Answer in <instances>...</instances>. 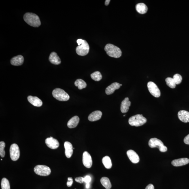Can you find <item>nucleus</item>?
Masks as SVG:
<instances>
[{
	"mask_svg": "<svg viewBox=\"0 0 189 189\" xmlns=\"http://www.w3.org/2000/svg\"><path fill=\"white\" fill-rule=\"evenodd\" d=\"M24 19L27 24L32 26L38 27L41 25L39 17L35 14L27 13L24 15Z\"/></svg>",
	"mask_w": 189,
	"mask_h": 189,
	"instance_id": "1",
	"label": "nucleus"
},
{
	"mask_svg": "<svg viewBox=\"0 0 189 189\" xmlns=\"http://www.w3.org/2000/svg\"><path fill=\"white\" fill-rule=\"evenodd\" d=\"M78 46L76 49V52L80 56H85L90 51V46L85 40L78 39L77 40Z\"/></svg>",
	"mask_w": 189,
	"mask_h": 189,
	"instance_id": "2",
	"label": "nucleus"
},
{
	"mask_svg": "<svg viewBox=\"0 0 189 189\" xmlns=\"http://www.w3.org/2000/svg\"><path fill=\"white\" fill-rule=\"evenodd\" d=\"M105 50L108 55L112 58H118L122 56L121 50L118 47L113 44H106Z\"/></svg>",
	"mask_w": 189,
	"mask_h": 189,
	"instance_id": "3",
	"label": "nucleus"
},
{
	"mask_svg": "<svg viewBox=\"0 0 189 189\" xmlns=\"http://www.w3.org/2000/svg\"><path fill=\"white\" fill-rule=\"evenodd\" d=\"M147 122V119L142 114H137L131 117L129 120V123L131 126H141Z\"/></svg>",
	"mask_w": 189,
	"mask_h": 189,
	"instance_id": "4",
	"label": "nucleus"
},
{
	"mask_svg": "<svg viewBox=\"0 0 189 189\" xmlns=\"http://www.w3.org/2000/svg\"><path fill=\"white\" fill-rule=\"evenodd\" d=\"M53 96L59 101H66L69 100L70 97L64 90L60 88L55 89L52 92Z\"/></svg>",
	"mask_w": 189,
	"mask_h": 189,
	"instance_id": "5",
	"label": "nucleus"
},
{
	"mask_svg": "<svg viewBox=\"0 0 189 189\" xmlns=\"http://www.w3.org/2000/svg\"><path fill=\"white\" fill-rule=\"evenodd\" d=\"M148 145L151 148H158L161 152H165L167 150V148L163 145V142L157 138H152L148 142Z\"/></svg>",
	"mask_w": 189,
	"mask_h": 189,
	"instance_id": "6",
	"label": "nucleus"
},
{
	"mask_svg": "<svg viewBox=\"0 0 189 189\" xmlns=\"http://www.w3.org/2000/svg\"><path fill=\"white\" fill-rule=\"evenodd\" d=\"M34 172L37 175L47 176L50 175L51 169L49 167L44 165H38L35 167Z\"/></svg>",
	"mask_w": 189,
	"mask_h": 189,
	"instance_id": "7",
	"label": "nucleus"
},
{
	"mask_svg": "<svg viewBox=\"0 0 189 189\" xmlns=\"http://www.w3.org/2000/svg\"><path fill=\"white\" fill-rule=\"evenodd\" d=\"M10 158L13 161L18 160L20 156V148L16 144H12L10 149Z\"/></svg>",
	"mask_w": 189,
	"mask_h": 189,
	"instance_id": "8",
	"label": "nucleus"
},
{
	"mask_svg": "<svg viewBox=\"0 0 189 189\" xmlns=\"http://www.w3.org/2000/svg\"><path fill=\"white\" fill-rule=\"evenodd\" d=\"M148 88L150 93L155 97H159L160 96V90L157 85L152 82H148L147 84Z\"/></svg>",
	"mask_w": 189,
	"mask_h": 189,
	"instance_id": "9",
	"label": "nucleus"
},
{
	"mask_svg": "<svg viewBox=\"0 0 189 189\" xmlns=\"http://www.w3.org/2000/svg\"><path fill=\"white\" fill-rule=\"evenodd\" d=\"M83 163L87 168H90L92 166L93 161L92 157L88 152L85 151L83 154Z\"/></svg>",
	"mask_w": 189,
	"mask_h": 189,
	"instance_id": "10",
	"label": "nucleus"
},
{
	"mask_svg": "<svg viewBox=\"0 0 189 189\" xmlns=\"http://www.w3.org/2000/svg\"><path fill=\"white\" fill-rule=\"evenodd\" d=\"M45 143L48 148L52 149H56L59 146V143L58 140L52 137L46 139Z\"/></svg>",
	"mask_w": 189,
	"mask_h": 189,
	"instance_id": "11",
	"label": "nucleus"
},
{
	"mask_svg": "<svg viewBox=\"0 0 189 189\" xmlns=\"http://www.w3.org/2000/svg\"><path fill=\"white\" fill-rule=\"evenodd\" d=\"M127 154L129 158L132 162L136 163L139 162L140 160L139 157L134 151L129 150L127 151Z\"/></svg>",
	"mask_w": 189,
	"mask_h": 189,
	"instance_id": "12",
	"label": "nucleus"
},
{
	"mask_svg": "<svg viewBox=\"0 0 189 189\" xmlns=\"http://www.w3.org/2000/svg\"><path fill=\"white\" fill-rule=\"evenodd\" d=\"M120 84L117 82H114L108 87L105 90L106 94L110 95L113 94L114 91L118 90L120 87Z\"/></svg>",
	"mask_w": 189,
	"mask_h": 189,
	"instance_id": "13",
	"label": "nucleus"
},
{
	"mask_svg": "<svg viewBox=\"0 0 189 189\" xmlns=\"http://www.w3.org/2000/svg\"><path fill=\"white\" fill-rule=\"evenodd\" d=\"M131 102L129 101L128 97H126L123 100L121 104L120 110L122 113H126L128 111Z\"/></svg>",
	"mask_w": 189,
	"mask_h": 189,
	"instance_id": "14",
	"label": "nucleus"
},
{
	"mask_svg": "<svg viewBox=\"0 0 189 189\" xmlns=\"http://www.w3.org/2000/svg\"><path fill=\"white\" fill-rule=\"evenodd\" d=\"M27 99L29 103L35 107H40L42 105V101L37 97L29 96L27 97Z\"/></svg>",
	"mask_w": 189,
	"mask_h": 189,
	"instance_id": "15",
	"label": "nucleus"
},
{
	"mask_svg": "<svg viewBox=\"0 0 189 189\" xmlns=\"http://www.w3.org/2000/svg\"><path fill=\"white\" fill-rule=\"evenodd\" d=\"M65 149V154L68 158H71L73 154V147L72 144L69 142H66L64 143Z\"/></svg>",
	"mask_w": 189,
	"mask_h": 189,
	"instance_id": "16",
	"label": "nucleus"
},
{
	"mask_svg": "<svg viewBox=\"0 0 189 189\" xmlns=\"http://www.w3.org/2000/svg\"><path fill=\"white\" fill-rule=\"evenodd\" d=\"M178 117L181 121L189 122V112L185 110H181L178 113Z\"/></svg>",
	"mask_w": 189,
	"mask_h": 189,
	"instance_id": "17",
	"label": "nucleus"
},
{
	"mask_svg": "<svg viewBox=\"0 0 189 189\" xmlns=\"http://www.w3.org/2000/svg\"><path fill=\"white\" fill-rule=\"evenodd\" d=\"M189 159L187 158H182L175 159L172 161V164L175 166H180L188 164Z\"/></svg>",
	"mask_w": 189,
	"mask_h": 189,
	"instance_id": "18",
	"label": "nucleus"
},
{
	"mask_svg": "<svg viewBox=\"0 0 189 189\" xmlns=\"http://www.w3.org/2000/svg\"><path fill=\"white\" fill-rule=\"evenodd\" d=\"M102 113L100 111H95L92 112L89 116L88 119L91 122L96 121L99 120L101 118Z\"/></svg>",
	"mask_w": 189,
	"mask_h": 189,
	"instance_id": "19",
	"label": "nucleus"
},
{
	"mask_svg": "<svg viewBox=\"0 0 189 189\" xmlns=\"http://www.w3.org/2000/svg\"><path fill=\"white\" fill-rule=\"evenodd\" d=\"M24 61V57L21 55L15 56L11 60V65L15 66L22 65Z\"/></svg>",
	"mask_w": 189,
	"mask_h": 189,
	"instance_id": "20",
	"label": "nucleus"
},
{
	"mask_svg": "<svg viewBox=\"0 0 189 189\" xmlns=\"http://www.w3.org/2000/svg\"><path fill=\"white\" fill-rule=\"evenodd\" d=\"M49 60L51 63L54 65H58L61 63L60 59L55 52H53L50 54Z\"/></svg>",
	"mask_w": 189,
	"mask_h": 189,
	"instance_id": "21",
	"label": "nucleus"
},
{
	"mask_svg": "<svg viewBox=\"0 0 189 189\" xmlns=\"http://www.w3.org/2000/svg\"><path fill=\"white\" fill-rule=\"evenodd\" d=\"M80 118L78 116H74L67 123V126L69 128H74L77 126L79 122Z\"/></svg>",
	"mask_w": 189,
	"mask_h": 189,
	"instance_id": "22",
	"label": "nucleus"
},
{
	"mask_svg": "<svg viewBox=\"0 0 189 189\" xmlns=\"http://www.w3.org/2000/svg\"><path fill=\"white\" fill-rule=\"evenodd\" d=\"M136 10L139 13L144 14L146 13L148 10V8L145 4L139 3L137 4L136 6Z\"/></svg>",
	"mask_w": 189,
	"mask_h": 189,
	"instance_id": "23",
	"label": "nucleus"
},
{
	"mask_svg": "<svg viewBox=\"0 0 189 189\" xmlns=\"http://www.w3.org/2000/svg\"><path fill=\"white\" fill-rule=\"evenodd\" d=\"M102 185L107 189H110L111 188V184L110 180L107 177H103L101 179Z\"/></svg>",
	"mask_w": 189,
	"mask_h": 189,
	"instance_id": "24",
	"label": "nucleus"
},
{
	"mask_svg": "<svg viewBox=\"0 0 189 189\" xmlns=\"http://www.w3.org/2000/svg\"><path fill=\"white\" fill-rule=\"evenodd\" d=\"M102 163L104 165V166L107 169H111L112 166V164L111 159L109 156H106L102 159Z\"/></svg>",
	"mask_w": 189,
	"mask_h": 189,
	"instance_id": "25",
	"label": "nucleus"
},
{
	"mask_svg": "<svg viewBox=\"0 0 189 189\" xmlns=\"http://www.w3.org/2000/svg\"><path fill=\"white\" fill-rule=\"evenodd\" d=\"M75 85L76 86L78 87V89L80 90L85 88L87 87L86 82L81 79L76 80L75 82Z\"/></svg>",
	"mask_w": 189,
	"mask_h": 189,
	"instance_id": "26",
	"label": "nucleus"
},
{
	"mask_svg": "<svg viewBox=\"0 0 189 189\" xmlns=\"http://www.w3.org/2000/svg\"><path fill=\"white\" fill-rule=\"evenodd\" d=\"M91 77L92 79L95 81H99L102 78V75L100 72L99 71L94 72L91 74Z\"/></svg>",
	"mask_w": 189,
	"mask_h": 189,
	"instance_id": "27",
	"label": "nucleus"
},
{
	"mask_svg": "<svg viewBox=\"0 0 189 189\" xmlns=\"http://www.w3.org/2000/svg\"><path fill=\"white\" fill-rule=\"evenodd\" d=\"M1 187L2 189H10L9 181L6 178H3L1 181Z\"/></svg>",
	"mask_w": 189,
	"mask_h": 189,
	"instance_id": "28",
	"label": "nucleus"
},
{
	"mask_svg": "<svg viewBox=\"0 0 189 189\" xmlns=\"http://www.w3.org/2000/svg\"><path fill=\"white\" fill-rule=\"evenodd\" d=\"M168 86L171 88H175L176 87V84L173 78H167L165 80Z\"/></svg>",
	"mask_w": 189,
	"mask_h": 189,
	"instance_id": "29",
	"label": "nucleus"
},
{
	"mask_svg": "<svg viewBox=\"0 0 189 189\" xmlns=\"http://www.w3.org/2000/svg\"><path fill=\"white\" fill-rule=\"evenodd\" d=\"M5 146V142L1 141L0 142V155L2 158L4 157L5 156V152L4 148Z\"/></svg>",
	"mask_w": 189,
	"mask_h": 189,
	"instance_id": "30",
	"label": "nucleus"
},
{
	"mask_svg": "<svg viewBox=\"0 0 189 189\" xmlns=\"http://www.w3.org/2000/svg\"><path fill=\"white\" fill-rule=\"evenodd\" d=\"M173 79L176 84H179L182 82V78L181 75L179 74H175L173 76Z\"/></svg>",
	"mask_w": 189,
	"mask_h": 189,
	"instance_id": "31",
	"label": "nucleus"
},
{
	"mask_svg": "<svg viewBox=\"0 0 189 189\" xmlns=\"http://www.w3.org/2000/svg\"><path fill=\"white\" fill-rule=\"evenodd\" d=\"M73 182V178L72 177H69L68 178V181L67 183V185L69 187H71Z\"/></svg>",
	"mask_w": 189,
	"mask_h": 189,
	"instance_id": "32",
	"label": "nucleus"
},
{
	"mask_svg": "<svg viewBox=\"0 0 189 189\" xmlns=\"http://www.w3.org/2000/svg\"><path fill=\"white\" fill-rule=\"evenodd\" d=\"M92 180L90 176L87 175L84 178V182H85L86 184L90 183Z\"/></svg>",
	"mask_w": 189,
	"mask_h": 189,
	"instance_id": "33",
	"label": "nucleus"
},
{
	"mask_svg": "<svg viewBox=\"0 0 189 189\" xmlns=\"http://www.w3.org/2000/svg\"><path fill=\"white\" fill-rule=\"evenodd\" d=\"M76 182H78V183L82 184L84 182V178L82 177H78L76 178L75 179Z\"/></svg>",
	"mask_w": 189,
	"mask_h": 189,
	"instance_id": "34",
	"label": "nucleus"
},
{
	"mask_svg": "<svg viewBox=\"0 0 189 189\" xmlns=\"http://www.w3.org/2000/svg\"><path fill=\"white\" fill-rule=\"evenodd\" d=\"M184 143L189 145V134L184 139Z\"/></svg>",
	"mask_w": 189,
	"mask_h": 189,
	"instance_id": "35",
	"label": "nucleus"
},
{
	"mask_svg": "<svg viewBox=\"0 0 189 189\" xmlns=\"http://www.w3.org/2000/svg\"><path fill=\"white\" fill-rule=\"evenodd\" d=\"M145 189H154V186L152 184H150L146 187Z\"/></svg>",
	"mask_w": 189,
	"mask_h": 189,
	"instance_id": "36",
	"label": "nucleus"
},
{
	"mask_svg": "<svg viewBox=\"0 0 189 189\" xmlns=\"http://www.w3.org/2000/svg\"><path fill=\"white\" fill-rule=\"evenodd\" d=\"M110 2V0H106L105 2V5L106 6H108L109 5V4Z\"/></svg>",
	"mask_w": 189,
	"mask_h": 189,
	"instance_id": "37",
	"label": "nucleus"
},
{
	"mask_svg": "<svg viewBox=\"0 0 189 189\" xmlns=\"http://www.w3.org/2000/svg\"><path fill=\"white\" fill-rule=\"evenodd\" d=\"M90 183L86 184V187L87 189H89L90 188Z\"/></svg>",
	"mask_w": 189,
	"mask_h": 189,
	"instance_id": "38",
	"label": "nucleus"
},
{
	"mask_svg": "<svg viewBox=\"0 0 189 189\" xmlns=\"http://www.w3.org/2000/svg\"><path fill=\"white\" fill-rule=\"evenodd\" d=\"M120 86H122V84H120Z\"/></svg>",
	"mask_w": 189,
	"mask_h": 189,
	"instance_id": "39",
	"label": "nucleus"
},
{
	"mask_svg": "<svg viewBox=\"0 0 189 189\" xmlns=\"http://www.w3.org/2000/svg\"><path fill=\"white\" fill-rule=\"evenodd\" d=\"M1 160L2 161V160H3V159H1Z\"/></svg>",
	"mask_w": 189,
	"mask_h": 189,
	"instance_id": "40",
	"label": "nucleus"
},
{
	"mask_svg": "<svg viewBox=\"0 0 189 189\" xmlns=\"http://www.w3.org/2000/svg\"><path fill=\"white\" fill-rule=\"evenodd\" d=\"M126 116V115H124V116Z\"/></svg>",
	"mask_w": 189,
	"mask_h": 189,
	"instance_id": "41",
	"label": "nucleus"
},
{
	"mask_svg": "<svg viewBox=\"0 0 189 189\" xmlns=\"http://www.w3.org/2000/svg\"></svg>",
	"mask_w": 189,
	"mask_h": 189,
	"instance_id": "42",
	"label": "nucleus"
}]
</instances>
